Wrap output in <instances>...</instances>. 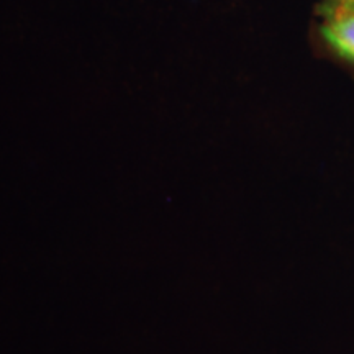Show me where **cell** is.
<instances>
[{
	"label": "cell",
	"instance_id": "obj_1",
	"mask_svg": "<svg viewBox=\"0 0 354 354\" xmlns=\"http://www.w3.org/2000/svg\"><path fill=\"white\" fill-rule=\"evenodd\" d=\"M322 33L335 51L354 57V0H328L320 8Z\"/></svg>",
	"mask_w": 354,
	"mask_h": 354
},
{
	"label": "cell",
	"instance_id": "obj_2",
	"mask_svg": "<svg viewBox=\"0 0 354 354\" xmlns=\"http://www.w3.org/2000/svg\"><path fill=\"white\" fill-rule=\"evenodd\" d=\"M351 61H354V57H353V59H351Z\"/></svg>",
	"mask_w": 354,
	"mask_h": 354
}]
</instances>
